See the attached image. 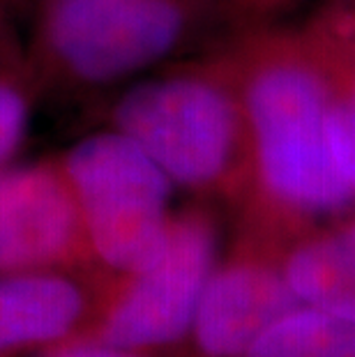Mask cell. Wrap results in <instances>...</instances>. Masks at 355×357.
<instances>
[{
	"label": "cell",
	"instance_id": "6da1fadb",
	"mask_svg": "<svg viewBox=\"0 0 355 357\" xmlns=\"http://www.w3.org/2000/svg\"><path fill=\"white\" fill-rule=\"evenodd\" d=\"M222 53L243 102L256 196L298 217L355 208L328 141L337 83L312 44L252 30Z\"/></svg>",
	"mask_w": 355,
	"mask_h": 357
},
{
	"label": "cell",
	"instance_id": "7a4b0ae2",
	"mask_svg": "<svg viewBox=\"0 0 355 357\" xmlns=\"http://www.w3.org/2000/svg\"><path fill=\"white\" fill-rule=\"evenodd\" d=\"M109 123L176 187L196 194L252 189L249 129L224 53L130 81L113 100Z\"/></svg>",
	"mask_w": 355,
	"mask_h": 357
},
{
	"label": "cell",
	"instance_id": "3957f363",
	"mask_svg": "<svg viewBox=\"0 0 355 357\" xmlns=\"http://www.w3.org/2000/svg\"><path fill=\"white\" fill-rule=\"evenodd\" d=\"M206 14L208 0H42L30 79L70 95L127 86L183 51Z\"/></svg>",
	"mask_w": 355,
	"mask_h": 357
},
{
	"label": "cell",
	"instance_id": "277c9868",
	"mask_svg": "<svg viewBox=\"0 0 355 357\" xmlns=\"http://www.w3.org/2000/svg\"><path fill=\"white\" fill-rule=\"evenodd\" d=\"M77 201L90 265L118 279L148 265L173 222L176 185L118 129H100L60 157Z\"/></svg>",
	"mask_w": 355,
	"mask_h": 357
},
{
	"label": "cell",
	"instance_id": "5b68a950",
	"mask_svg": "<svg viewBox=\"0 0 355 357\" xmlns=\"http://www.w3.org/2000/svg\"><path fill=\"white\" fill-rule=\"evenodd\" d=\"M217 263L219 235L213 215L203 208L176 212L153 261L107 281L100 309L79 337L141 355L180 344L192 334Z\"/></svg>",
	"mask_w": 355,
	"mask_h": 357
},
{
	"label": "cell",
	"instance_id": "8992f818",
	"mask_svg": "<svg viewBox=\"0 0 355 357\" xmlns=\"http://www.w3.org/2000/svg\"><path fill=\"white\" fill-rule=\"evenodd\" d=\"M44 270H95L60 159L0 169V275Z\"/></svg>",
	"mask_w": 355,
	"mask_h": 357
},
{
	"label": "cell",
	"instance_id": "52a82bcc",
	"mask_svg": "<svg viewBox=\"0 0 355 357\" xmlns=\"http://www.w3.org/2000/svg\"><path fill=\"white\" fill-rule=\"evenodd\" d=\"M298 305L302 302L282 265L240 252L213 270L190 337L203 357H243L270 325Z\"/></svg>",
	"mask_w": 355,
	"mask_h": 357
},
{
	"label": "cell",
	"instance_id": "ba28073f",
	"mask_svg": "<svg viewBox=\"0 0 355 357\" xmlns=\"http://www.w3.org/2000/svg\"><path fill=\"white\" fill-rule=\"evenodd\" d=\"M107 281L97 270L0 275V357L42 353L83 334Z\"/></svg>",
	"mask_w": 355,
	"mask_h": 357
},
{
	"label": "cell",
	"instance_id": "9c48e42d",
	"mask_svg": "<svg viewBox=\"0 0 355 357\" xmlns=\"http://www.w3.org/2000/svg\"><path fill=\"white\" fill-rule=\"evenodd\" d=\"M279 265L302 305L355 323V215L296 242Z\"/></svg>",
	"mask_w": 355,
	"mask_h": 357
},
{
	"label": "cell",
	"instance_id": "30bf717a",
	"mask_svg": "<svg viewBox=\"0 0 355 357\" xmlns=\"http://www.w3.org/2000/svg\"><path fill=\"white\" fill-rule=\"evenodd\" d=\"M243 357H355V323L298 305L270 325Z\"/></svg>",
	"mask_w": 355,
	"mask_h": 357
},
{
	"label": "cell",
	"instance_id": "8fae6325",
	"mask_svg": "<svg viewBox=\"0 0 355 357\" xmlns=\"http://www.w3.org/2000/svg\"><path fill=\"white\" fill-rule=\"evenodd\" d=\"M33 90L26 56L12 51L0 21V169L12 164L26 139Z\"/></svg>",
	"mask_w": 355,
	"mask_h": 357
},
{
	"label": "cell",
	"instance_id": "7c38bea8",
	"mask_svg": "<svg viewBox=\"0 0 355 357\" xmlns=\"http://www.w3.org/2000/svg\"><path fill=\"white\" fill-rule=\"evenodd\" d=\"M328 141L335 169L355 201V102L339 90L328 113Z\"/></svg>",
	"mask_w": 355,
	"mask_h": 357
},
{
	"label": "cell",
	"instance_id": "4fadbf2b",
	"mask_svg": "<svg viewBox=\"0 0 355 357\" xmlns=\"http://www.w3.org/2000/svg\"><path fill=\"white\" fill-rule=\"evenodd\" d=\"M328 70L355 63V0H346L337 14L326 19V28L307 37Z\"/></svg>",
	"mask_w": 355,
	"mask_h": 357
},
{
	"label": "cell",
	"instance_id": "5bb4252c",
	"mask_svg": "<svg viewBox=\"0 0 355 357\" xmlns=\"http://www.w3.org/2000/svg\"><path fill=\"white\" fill-rule=\"evenodd\" d=\"M213 12H219L224 19L236 21L238 26L259 30L275 14L289 10L298 0H208Z\"/></svg>",
	"mask_w": 355,
	"mask_h": 357
},
{
	"label": "cell",
	"instance_id": "9a60e30c",
	"mask_svg": "<svg viewBox=\"0 0 355 357\" xmlns=\"http://www.w3.org/2000/svg\"><path fill=\"white\" fill-rule=\"evenodd\" d=\"M40 357H146V355L123 351V348H113L86 337H77L54 348H47V351L40 353Z\"/></svg>",
	"mask_w": 355,
	"mask_h": 357
},
{
	"label": "cell",
	"instance_id": "2e32d148",
	"mask_svg": "<svg viewBox=\"0 0 355 357\" xmlns=\"http://www.w3.org/2000/svg\"><path fill=\"white\" fill-rule=\"evenodd\" d=\"M332 74V79L337 83V90L346 97H351L355 102V63L339 67V70H328Z\"/></svg>",
	"mask_w": 355,
	"mask_h": 357
},
{
	"label": "cell",
	"instance_id": "e0dca14e",
	"mask_svg": "<svg viewBox=\"0 0 355 357\" xmlns=\"http://www.w3.org/2000/svg\"><path fill=\"white\" fill-rule=\"evenodd\" d=\"M0 5H3V0H0Z\"/></svg>",
	"mask_w": 355,
	"mask_h": 357
}]
</instances>
